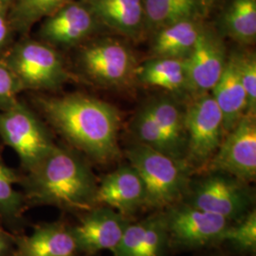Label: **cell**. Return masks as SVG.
I'll return each instance as SVG.
<instances>
[{
	"label": "cell",
	"mask_w": 256,
	"mask_h": 256,
	"mask_svg": "<svg viewBox=\"0 0 256 256\" xmlns=\"http://www.w3.org/2000/svg\"><path fill=\"white\" fill-rule=\"evenodd\" d=\"M38 102L56 130L92 160L108 164L119 156L120 116L114 106L82 94L42 98Z\"/></svg>",
	"instance_id": "1"
},
{
	"label": "cell",
	"mask_w": 256,
	"mask_h": 256,
	"mask_svg": "<svg viewBox=\"0 0 256 256\" xmlns=\"http://www.w3.org/2000/svg\"><path fill=\"white\" fill-rule=\"evenodd\" d=\"M20 182L27 208L52 205L84 214L97 207L98 182L88 164L78 154L55 146Z\"/></svg>",
	"instance_id": "2"
},
{
	"label": "cell",
	"mask_w": 256,
	"mask_h": 256,
	"mask_svg": "<svg viewBox=\"0 0 256 256\" xmlns=\"http://www.w3.org/2000/svg\"><path fill=\"white\" fill-rule=\"evenodd\" d=\"M126 154L144 183L146 209L164 210L184 200L192 180L185 162L140 142L128 147Z\"/></svg>",
	"instance_id": "3"
},
{
	"label": "cell",
	"mask_w": 256,
	"mask_h": 256,
	"mask_svg": "<svg viewBox=\"0 0 256 256\" xmlns=\"http://www.w3.org/2000/svg\"><path fill=\"white\" fill-rule=\"evenodd\" d=\"M196 182H190L183 202L200 210L236 222L252 210L254 194L248 183L220 172H205Z\"/></svg>",
	"instance_id": "4"
},
{
	"label": "cell",
	"mask_w": 256,
	"mask_h": 256,
	"mask_svg": "<svg viewBox=\"0 0 256 256\" xmlns=\"http://www.w3.org/2000/svg\"><path fill=\"white\" fill-rule=\"evenodd\" d=\"M185 162L194 172L204 171L225 137L223 116L208 93L198 95L185 110Z\"/></svg>",
	"instance_id": "5"
},
{
	"label": "cell",
	"mask_w": 256,
	"mask_h": 256,
	"mask_svg": "<svg viewBox=\"0 0 256 256\" xmlns=\"http://www.w3.org/2000/svg\"><path fill=\"white\" fill-rule=\"evenodd\" d=\"M0 138L16 152L27 172L55 146L42 122L18 100L0 108Z\"/></svg>",
	"instance_id": "6"
},
{
	"label": "cell",
	"mask_w": 256,
	"mask_h": 256,
	"mask_svg": "<svg viewBox=\"0 0 256 256\" xmlns=\"http://www.w3.org/2000/svg\"><path fill=\"white\" fill-rule=\"evenodd\" d=\"M3 61L23 90H54L68 77L60 55L52 48L36 41L19 43Z\"/></svg>",
	"instance_id": "7"
},
{
	"label": "cell",
	"mask_w": 256,
	"mask_h": 256,
	"mask_svg": "<svg viewBox=\"0 0 256 256\" xmlns=\"http://www.w3.org/2000/svg\"><path fill=\"white\" fill-rule=\"evenodd\" d=\"M168 245L174 250H196L216 244L230 222L220 216L180 202L165 209Z\"/></svg>",
	"instance_id": "8"
},
{
	"label": "cell",
	"mask_w": 256,
	"mask_h": 256,
	"mask_svg": "<svg viewBox=\"0 0 256 256\" xmlns=\"http://www.w3.org/2000/svg\"><path fill=\"white\" fill-rule=\"evenodd\" d=\"M203 172H220L247 183L256 180V114H245L225 135Z\"/></svg>",
	"instance_id": "9"
},
{
	"label": "cell",
	"mask_w": 256,
	"mask_h": 256,
	"mask_svg": "<svg viewBox=\"0 0 256 256\" xmlns=\"http://www.w3.org/2000/svg\"><path fill=\"white\" fill-rule=\"evenodd\" d=\"M82 70L102 86H124L135 76L137 64L130 48L119 40L104 38L86 46L80 55Z\"/></svg>",
	"instance_id": "10"
},
{
	"label": "cell",
	"mask_w": 256,
	"mask_h": 256,
	"mask_svg": "<svg viewBox=\"0 0 256 256\" xmlns=\"http://www.w3.org/2000/svg\"><path fill=\"white\" fill-rule=\"evenodd\" d=\"M130 222V218L117 210L97 206L82 214L80 221L72 229L80 252L93 256L102 250L113 252Z\"/></svg>",
	"instance_id": "11"
},
{
	"label": "cell",
	"mask_w": 256,
	"mask_h": 256,
	"mask_svg": "<svg viewBox=\"0 0 256 256\" xmlns=\"http://www.w3.org/2000/svg\"><path fill=\"white\" fill-rule=\"evenodd\" d=\"M226 61L221 39L204 24L192 52L185 58L189 92L198 95L212 92L220 80Z\"/></svg>",
	"instance_id": "12"
},
{
	"label": "cell",
	"mask_w": 256,
	"mask_h": 256,
	"mask_svg": "<svg viewBox=\"0 0 256 256\" xmlns=\"http://www.w3.org/2000/svg\"><path fill=\"white\" fill-rule=\"evenodd\" d=\"M96 200L98 206H106L131 218L146 209V190L135 168L130 164L120 166L106 174L98 184Z\"/></svg>",
	"instance_id": "13"
},
{
	"label": "cell",
	"mask_w": 256,
	"mask_h": 256,
	"mask_svg": "<svg viewBox=\"0 0 256 256\" xmlns=\"http://www.w3.org/2000/svg\"><path fill=\"white\" fill-rule=\"evenodd\" d=\"M99 26L82 1L72 0L45 18L40 36L55 46H74L90 36Z\"/></svg>",
	"instance_id": "14"
},
{
	"label": "cell",
	"mask_w": 256,
	"mask_h": 256,
	"mask_svg": "<svg viewBox=\"0 0 256 256\" xmlns=\"http://www.w3.org/2000/svg\"><path fill=\"white\" fill-rule=\"evenodd\" d=\"M168 232L164 210H155L144 220L130 222L114 256H165Z\"/></svg>",
	"instance_id": "15"
},
{
	"label": "cell",
	"mask_w": 256,
	"mask_h": 256,
	"mask_svg": "<svg viewBox=\"0 0 256 256\" xmlns=\"http://www.w3.org/2000/svg\"><path fill=\"white\" fill-rule=\"evenodd\" d=\"M20 256H78L80 252L72 226L64 221L37 225L30 236L16 234Z\"/></svg>",
	"instance_id": "16"
},
{
	"label": "cell",
	"mask_w": 256,
	"mask_h": 256,
	"mask_svg": "<svg viewBox=\"0 0 256 256\" xmlns=\"http://www.w3.org/2000/svg\"><path fill=\"white\" fill-rule=\"evenodd\" d=\"M100 25L136 39L146 30L142 0H81Z\"/></svg>",
	"instance_id": "17"
},
{
	"label": "cell",
	"mask_w": 256,
	"mask_h": 256,
	"mask_svg": "<svg viewBox=\"0 0 256 256\" xmlns=\"http://www.w3.org/2000/svg\"><path fill=\"white\" fill-rule=\"evenodd\" d=\"M212 96L223 116L226 135L247 114V94L240 79L236 54L227 57L220 80L212 90Z\"/></svg>",
	"instance_id": "18"
},
{
	"label": "cell",
	"mask_w": 256,
	"mask_h": 256,
	"mask_svg": "<svg viewBox=\"0 0 256 256\" xmlns=\"http://www.w3.org/2000/svg\"><path fill=\"white\" fill-rule=\"evenodd\" d=\"M204 23L202 18L185 19L154 32V57L184 59L192 52Z\"/></svg>",
	"instance_id": "19"
},
{
	"label": "cell",
	"mask_w": 256,
	"mask_h": 256,
	"mask_svg": "<svg viewBox=\"0 0 256 256\" xmlns=\"http://www.w3.org/2000/svg\"><path fill=\"white\" fill-rule=\"evenodd\" d=\"M134 77L144 84L173 93L189 92L185 58L154 57L137 66Z\"/></svg>",
	"instance_id": "20"
},
{
	"label": "cell",
	"mask_w": 256,
	"mask_h": 256,
	"mask_svg": "<svg viewBox=\"0 0 256 256\" xmlns=\"http://www.w3.org/2000/svg\"><path fill=\"white\" fill-rule=\"evenodd\" d=\"M144 106L185 162L187 151L185 110L173 98L165 96L154 98Z\"/></svg>",
	"instance_id": "21"
},
{
	"label": "cell",
	"mask_w": 256,
	"mask_h": 256,
	"mask_svg": "<svg viewBox=\"0 0 256 256\" xmlns=\"http://www.w3.org/2000/svg\"><path fill=\"white\" fill-rule=\"evenodd\" d=\"M146 30L162 28L185 19L202 18L196 0H142Z\"/></svg>",
	"instance_id": "22"
},
{
	"label": "cell",
	"mask_w": 256,
	"mask_h": 256,
	"mask_svg": "<svg viewBox=\"0 0 256 256\" xmlns=\"http://www.w3.org/2000/svg\"><path fill=\"white\" fill-rule=\"evenodd\" d=\"M223 32L241 44L256 39V0H230L220 18Z\"/></svg>",
	"instance_id": "23"
},
{
	"label": "cell",
	"mask_w": 256,
	"mask_h": 256,
	"mask_svg": "<svg viewBox=\"0 0 256 256\" xmlns=\"http://www.w3.org/2000/svg\"><path fill=\"white\" fill-rule=\"evenodd\" d=\"M21 178L3 162L0 155V220L18 234L24 224L27 209L24 194L16 190L14 185Z\"/></svg>",
	"instance_id": "24"
},
{
	"label": "cell",
	"mask_w": 256,
	"mask_h": 256,
	"mask_svg": "<svg viewBox=\"0 0 256 256\" xmlns=\"http://www.w3.org/2000/svg\"><path fill=\"white\" fill-rule=\"evenodd\" d=\"M131 130L137 138L138 142L153 148L176 160L183 162L162 128L152 118L146 106L138 110L134 116L131 122Z\"/></svg>",
	"instance_id": "25"
},
{
	"label": "cell",
	"mask_w": 256,
	"mask_h": 256,
	"mask_svg": "<svg viewBox=\"0 0 256 256\" xmlns=\"http://www.w3.org/2000/svg\"><path fill=\"white\" fill-rule=\"evenodd\" d=\"M72 0H16L12 22L19 30H27L40 19L46 18Z\"/></svg>",
	"instance_id": "26"
},
{
	"label": "cell",
	"mask_w": 256,
	"mask_h": 256,
	"mask_svg": "<svg viewBox=\"0 0 256 256\" xmlns=\"http://www.w3.org/2000/svg\"><path fill=\"white\" fill-rule=\"evenodd\" d=\"M229 243L238 250L254 254L256 250V212L250 210L242 218L232 222L222 232L216 244Z\"/></svg>",
	"instance_id": "27"
},
{
	"label": "cell",
	"mask_w": 256,
	"mask_h": 256,
	"mask_svg": "<svg viewBox=\"0 0 256 256\" xmlns=\"http://www.w3.org/2000/svg\"><path fill=\"white\" fill-rule=\"evenodd\" d=\"M238 55L239 75L247 94V113L256 114V57L252 52H241Z\"/></svg>",
	"instance_id": "28"
},
{
	"label": "cell",
	"mask_w": 256,
	"mask_h": 256,
	"mask_svg": "<svg viewBox=\"0 0 256 256\" xmlns=\"http://www.w3.org/2000/svg\"><path fill=\"white\" fill-rule=\"evenodd\" d=\"M16 75L2 60L0 61V108L16 100V95L22 90Z\"/></svg>",
	"instance_id": "29"
},
{
	"label": "cell",
	"mask_w": 256,
	"mask_h": 256,
	"mask_svg": "<svg viewBox=\"0 0 256 256\" xmlns=\"http://www.w3.org/2000/svg\"><path fill=\"white\" fill-rule=\"evenodd\" d=\"M16 248V234H10L0 225V256H9Z\"/></svg>",
	"instance_id": "30"
},
{
	"label": "cell",
	"mask_w": 256,
	"mask_h": 256,
	"mask_svg": "<svg viewBox=\"0 0 256 256\" xmlns=\"http://www.w3.org/2000/svg\"><path fill=\"white\" fill-rule=\"evenodd\" d=\"M6 10L0 9V52L6 46L10 36V25Z\"/></svg>",
	"instance_id": "31"
},
{
	"label": "cell",
	"mask_w": 256,
	"mask_h": 256,
	"mask_svg": "<svg viewBox=\"0 0 256 256\" xmlns=\"http://www.w3.org/2000/svg\"><path fill=\"white\" fill-rule=\"evenodd\" d=\"M218 1L220 0H196L202 18L207 16L216 6Z\"/></svg>",
	"instance_id": "32"
},
{
	"label": "cell",
	"mask_w": 256,
	"mask_h": 256,
	"mask_svg": "<svg viewBox=\"0 0 256 256\" xmlns=\"http://www.w3.org/2000/svg\"><path fill=\"white\" fill-rule=\"evenodd\" d=\"M14 0H0V9L6 10L8 9L10 4Z\"/></svg>",
	"instance_id": "33"
},
{
	"label": "cell",
	"mask_w": 256,
	"mask_h": 256,
	"mask_svg": "<svg viewBox=\"0 0 256 256\" xmlns=\"http://www.w3.org/2000/svg\"><path fill=\"white\" fill-rule=\"evenodd\" d=\"M9 256H18V252H12V254H10Z\"/></svg>",
	"instance_id": "34"
}]
</instances>
